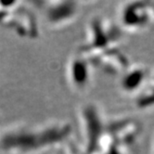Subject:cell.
<instances>
[{"label":"cell","mask_w":154,"mask_h":154,"mask_svg":"<svg viewBox=\"0 0 154 154\" xmlns=\"http://www.w3.org/2000/svg\"><path fill=\"white\" fill-rule=\"evenodd\" d=\"M71 131V126L63 122L23 127L4 135L0 146L13 154H39L67 140Z\"/></svg>","instance_id":"1"},{"label":"cell","mask_w":154,"mask_h":154,"mask_svg":"<svg viewBox=\"0 0 154 154\" xmlns=\"http://www.w3.org/2000/svg\"><path fill=\"white\" fill-rule=\"evenodd\" d=\"M79 117L85 144L84 152L93 154L104 134L107 122L102 112L92 103H87L80 109Z\"/></svg>","instance_id":"2"},{"label":"cell","mask_w":154,"mask_h":154,"mask_svg":"<svg viewBox=\"0 0 154 154\" xmlns=\"http://www.w3.org/2000/svg\"><path fill=\"white\" fill-rule=\"evenodd\" d=\"M154 8H150L147 3H134L123 8L121 13V21L125 28L138 29L149 23L150 20H153Z\"/></svg>","instance_id":"3"},{"label":"cell","mask_w":154,"mask_h":154,"mask_svg":"<svg viewBox=\"0 0 154 154\" xmlns=\"http://www.w3.org/2000/svg\"><path fill=\"white\" fill-rule=\"evenodd\" d=\"M78 11L75 2H52L48 3L45 16L48 23L54 26H62L69 23Z\"/></svg>","instance_id":"4"},{"label":"cell","mask_w":154,"mask_h":154,"mask_svg":"<svg viewBox=\"0 0 154 154\" xmlns=\"http://www.w3.org/2000/svg\"><path fill=\"white\" fill-rule=\"evenodd\" d=\"M88 61L84 55L74 56L68 64V79L74 88L83 89L87 86L90 80Z\"/></svg>","instance_id":"5"},{"label":"cell","mask_w":154,"mask_h":154,"mask_svg":"<svg viewBox=\"0 0 154 154\" xmlns=\"http://www.w3.org/2000/svg\"><path fill=\"white\" fill-rule=\"evenodd\" d=\"M148 79V72L143 67H136L132 68L131 71L123 74L122 85L123 90L125 92H137L140 87L143 85Z\"/></svg>","instance_id":"6"},{"label":"cell","mask_w":154,"mask_h":154,"mask_svg":"<svg viewBox=\"0 0 154 154\" xmlns=\"http://www.w3.org/2000/svg\"><path fill=\"white\" fill-rule=\"evenodd\" d=\"M150 154H154V139L152 140L151 147H150Z\"/></svg>","instance_id":"7"},{"label":"cell","mask_w":154,"mask_h":154,"mask_svg":"<svg viewBox=\"0 0 154 154\" xmlns=\"http://www.w3.org/2000/svg\"><path fill=\"white\" fill-rule=\"evenodd\" d=\"M151 80H152V85H150V89L152 90V92H153V94H154V76H152V78H151Z\"/></svg>","instance_id":"8"}]
</instances>
